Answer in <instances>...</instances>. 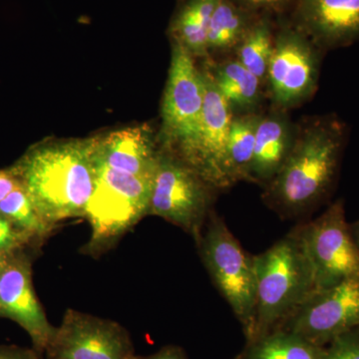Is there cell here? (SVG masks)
<instances>
[{"mask_svg": "<svg viewBox=\"0 0 359 359\" xmlns=\"http://www.w3.org/2000/svg\"><path fill=\"white\" fill-rule=\"evenodd\" d=\"M349 228H351L353 240L355 241L356 245H358L359 248V219L354 222V223L349 224Z\"/></svg>", "mask_w": 359, "mask_h": 359, "instance_id": "obj_31", "label": "cell"}, {"mask_svg": "<svg viewBox=\"0 0 359 359\" xmlns=\"http://www.w3.org/2000/svg\"><path fill=\"white\" fill-rule=\"evenodd\" d=\"M252 259L257 306L254 335L250 341L278 330L316 290L308 257L292 233L252 256Z\"/></svg>", "mask_w": 359, "mask_h": 359, "instance_id": "obj_3", "label": "cell"}, {"mask_svg": "<svg viewBox=\"0 0 359 359\" xmlns=\"http://www.w3.org/2000/svg\"><path fill=\"white\" fill-rule=\"evenodd\" d=\"M323 52L287 18L278 20L266 78L276 107L289 109L313 95Z\"/></svg>", "mask_w": 359, "mask_h": 359, "instance_id": "obj_8", "label": "cell"}, {"mask_svg": "<svg viewBox=\"0 0 359 359\" xmlns=\"http://www.w3.org/2000/svg\"><path fill=\"white\" fill-rule=\"evenodd\" d=\"M154 177L113 169L97 160L95 184L84 214L92 231L85 254H102L148 216Z\"/></svg>", "mask_w": 359, "mask_h": 359, "instance_id": "obj_4", "label": "cell"}, {"mask_svg": "<svg viewBox=\"0 0 359 359\" xmlns=\"http://www.w3.org/2000/svg\"><path fill=\"white\" fill-rule=\"evenodd\" d=\"M259 118L256 113H248L231 120L226 152V175L230 187L237 182H250Z\"/></svg>", "mask_w": 359, "mask_h": 359, "instance_id": "obj_20", "label": "cell"}, {"mask_svg": "<svg viewBox=\"0 0 359 359\" xmlns=\"http://www.w3.org/2000/svg\"><path fill=\"white\" fill-rule=\"evenodd\" d=\"M197 245L215 287L228 302L250 341L254 335L257 306L252 256L243 249L224 219L212 212Z\"/></svg>", "mask_w": 359, "mask_h": 359, "instance_id": "obj_5", "label": "cell"}, {"mask_svg": "<svg viewBox=\"0 0 359 359\" xmlns=\"http://www.w3.org/2000/svg\"><path fill=\"white\" fill-rule=\"evenodd\" d=\"M0 214L32 240H46L55 231L42 219L25 189L18 187L0 202Z\"/></svg>", "mask_w": 359, "mask_h": 359, "instance_id": "obj_23", "label": "cell"}, {"mask_svg": "<svg viewBox=\"0 0 359 359\" xmlns=\"http://www.w3.org/2000/svg\"><path fill=\"white\" fill-rule=\"evenodd\" d=\"M132 359H187L183 348L176 346H167L162 347L157 353L146 356L134 355Z\"/></svg>", "mask_w": 359, "mask_h": 359, "instance_id": "obj_27", "label": "cell"}, {"mask_svg": "<svg viewBox=\"0 0 359 359\" xmlns=\"http://www.w3.org/2000/svg\"><path fill=\"white\" fill-rule=\"evenodd\" d=\"M172 42L171 65L162 102V149L180 156L199 132L204 80L190 52Z\"/></svg>", "mask_w": 359, "mask_h": 359, "instance_id": "obj_9", "label": "cell"}, {"mask_svg": "<svg viewBox=\"0 0 359 359\" xmlns=\"http://www.w3.org/2000/svg\"><path fill=\"white\" fill-rule=\"evenodd\" d=\"M276 26L273 18L259 16L243 41L236 48L237 60L262 82L268 74L269 61L273 50Z\"/></svg>", "mask_w": 359, "mask_h": 359, "instance_id": "obj_22", "label": "cell"}, {"mask_svg": "<svg viewBox=\"0 0 359 359\" xmlns=\"http://www.w3.org/2000/svg\"><path fill=\"white\" fill-rule=\"evenodd\" d=\"M323 359H359V327L340 334L325 346Z\"/></svg>", "mask_w": 359, "mask_h": 359, "instance_id": "obj_24", "label": "cell"}, {"mask_svg": "<svg viewBox=\"0 0 359 359\" xmlns=\"http://www.w3.org/2000/svg\"><path fill=\"white\" fill-rule=\"evenodd\" d=\"M0 359H39L33 351L18 348H0Z\"/></svg>", "mask_w": 359, "mask_h": 359, "instance_id": "obj_29", "label": "cell"}, {"mask_svg": "<svg viewBox=\"0 0 359 359\" xmlns=\"http://www.w3.org/2000/svg\"><path fill=\"white\" fill-rule=\"evenodd\" d=\"M325 347L316 346L299 335L278 328L247 342L237 359H323Z\"/></svg>", "mask_w": 359, "mask_h": 359, "instance_id": "obj_21", "label": "cell"}, {"mask_svg": "<svg viewBox=\"0 0 359 359\" xmlns=\"http://www.w3.org/2000/svg\"><path fill=\"white\" fill-rule=\"evenodd\" d=\"M210 73L217 89L233 112L254 113L252 110L259 102L263 83L256 75L241 65L237 59L221 63Z\"/></svg>", "mask_w": 359, "mask_h": 359, "instance_id": "obj_19", "label": "cell"}, {"mask_svg": "<svg viewBox=\"0 0 359 359\" xmlns=\"http://www.w3.org/2000/svg\"><path fill=\"white\" fill-rule=\"evenodd\" d=\"M14 254H15V252H14ZM14 254H9V252H1V250H0V273H1V271L6 268Z\"/></svg>", "mask_w": 359, "mask_h": 359, "instance_id": "obj_30", "label": "cell"}, {"mask_svg": "<svg viewBox=\"0 0 359 359\" xmlns=\"http://www.w3.org/2000/svg\"><path fill=\"white\" fill-rule=\"evenodd\" d=\"M287 18L323 51L359 41V0H295Z\"/></svg>", "mask_w": 359, "mask_h": 359, "instance_id": "obj_13", "label": "cell"}, {"mask_svg": "<svg viewBox=\"0 0 359 359\" xmlns=\"http://www.w3.org/2000/svg\"><path fill=\"white\" fill-rule=\"evenodd\" d=\"M358 327L359 282L349 280L314 290L278 328L325 347L335 337Z\"/></svg>", "mask_w": 359, "mask_h": 359, "instance_id": "obj_10", "label": "cell"}, {"mask_svg": "<svg viewBox=\"0 0 359 359\" xmlns=\"http://www.w3.org/2000/svg\"><path fill=\"white\" fill-rule=\"evenodd\" d=\"M236 359H237V358H236Z\"/></svg>", "mask_w": 359, "mask_h": 359, "instance_id": "obj_32", "label": "cell"}, {"mask_svg": "<svg viewBox=\"0 0 359 359\" xmlns=\"http://www.w3.org/2000/svg\"><path fill=\"white\" fill-rule=\"evenodd\" d=\"M204 106L199 132L183 154L186 164L216 190L229 188L226 152L233 111L212 81L209 70H203Z\"/></svg>", "mask_w": 359, "mask_h": 359, "instance_id": "obj_12", "label": "cell"}, {"mask_svg": "<svg viewBox=\"0 0 359 359\" xmlns=\"http://www.w3.org/2000/svg\"><path fill=\"white\" fill-rule=\"evenodd\" d=\"M20 186V181L14 176L11 169L1 170L0 171V202Z\"/></svg>", "mask_w": 359, "mask_h": 359, "instance_id": "obj_28", "label": "cell"}, {"mask_svg": "<svg viewBox=\"0 0 359 359\" xmlns=\"http://www.w3.org/2000/svg\"><path fill=\"white\" fill-rule=\"evenodd\" d=\"M32 238L18 230L9 219L0 214V250L14 254Z\"/></svg>", "mask_w": 359, "mask_h": 359, "instance_id": "obj_26", "label": "cell"}, {"mask_svg": "<svg viewBox=\"0 0 359 359\" xmlns=\"http://www.w3.org/2000/svg\"><path fill=\"white\" fill-rule=\"evenodd\" d=\"M0 314L27 332L37 353H44L56 327L49 323L33 287L30 262L15 254L0 273Z\"/></svg>", "mask_w": 359, "mask_h": 359, "instance_id": "obj_14", "label": "cell"}, {"mask_svg": "<svg viewBox=\"0 0 359 359\" xmlns=\"http://www.w3.org/2000/svg\"><path fill=\"white\" fill-rule=\"evenodd\" d=\"M259 16L233 0H219L208 29V53L235 51Z\"/></svg>", "mask_w": 359, "mask_h": 359, "instance_id": "obj_18", "label": "cell"}, {"mask_svg": "<svg viewBox=\"0 0 359 359\" xmlns=\"http://www.w3.org/2000/svg\"><path fill=\"white\" fill-rule=\"evenodd\" d=\"M294 133L280 113L261 116L257 123L250 182L266 186L290 154Z\"/></svg>", "mask_w": 359, "mask_h": 359, "instance_id": "obj_16", "label": "cell"}, {"mask_svg": "<svg viewBox=\"0 0 359 359\" xmlns=\"http://www.w3.org/2000/svg\"><path fill=\"white\" fill-rule=\"evenodd\" d=\"M238 6L244 7L252 13L269 18H287L290 13L295 0H233Z\"/></svg>", "mask_w": 359, "mask_h": 359, "instance_id": "obj_25", "label": "cell"}, {"mask_svg": "<svg viewBox=\"0 0 359 359\" xmlns=\"http://www.w3.org/2000/svg\"><path fill=\"white\" fill-rule=\"evenodd\" d=\"M290 233L308 257L316 290L344 280L359 282V248L351 235L344 200L335 201L320 217Z\"/></svg>", "mask_w": 359, "mask_h": 359, "instance_id": "obj_7", "label": "cell"}, {"mask_svg": "<svg viewBox=\"0 0 359 359\" xmlns=\"http://www.w3.org/2000/svg\"><path fill=\"white\" fill-rule=\"evenodd\" d=\"M218 2L184 0L170 22L168 32L172 41L182 45L194 57L208 55V29Z\"/></svg>", "mask_w": 359, "mask_h": 359, "instance_id": "obj_17", "label": "cell"}, {"mask_svg": "<svg viewBox=\"0 0 359 359\" xmlns=\"http://www.w3.org/2000/svg\"><path fill=\"white\" fill-rule=\"evenodd\" d=\"M216 189L178 156L160 149L148 216L179 226L199 243Z\"/></svg>", "mask_w": 359, "mask_h": 359, "instance_id": "obj_6", "label": "cell"}, {"mask_svg": "<svg viewBox=\"0 0 359 359\" xmlns=\"http://www.w3.org/2000/svg\"><path fill=\"white\" fill-rule=\"evenodd\" d=\"M160 149L147 125L126 127L97 136V160L105 166L139 176H154Z\"/></svg>", "mask_w": 359, "mask_h": 359, "instance_id": "obj_15", "label": "cell"}, {"mask_svg": "<svg viewBox=\"0 0 359 359\" xmlns=\"http://www.w3.org/2000/svg\"><path fill=\"white\" fill-rule=\"evenodd\" d=\"M47 359H132L128 332L114 320L69 309L45 349Z\"/></svg>", "mask_w": 359, "mask_h": 359, "instance_id": "obj_11", "label": "cell"}, {"mask_svg": "<svg viewBox=\"0 0 359 359\" xmlns=\"http://www.w3.org/2000/svg\"><path fill=\"white\" fill-rule=\"evenodd\" d=\"M97 136L40 142L11 168L46 223L84 217L96 179Z\"/></svg>", "mask_w": 359, "mask_h": 359, "instance_id": "obj_1", "label": "cell"}, {"mask_svg": "<svg viewBox=\"0 0 359 359\" xmlns=\"http://www.w3.org/2000/svg\"><path fill=\"white\" fill-rule=\"evenodd\" d=\"M346 141V125L335 115L306 123L294 133L282 168L264 186V202L287 218L323 204L337 184Z\"/></svg>", "mask_w": 359, "mask_h": 359, "instance_id": "obj_2", "label": "cell"}]
</instances>
